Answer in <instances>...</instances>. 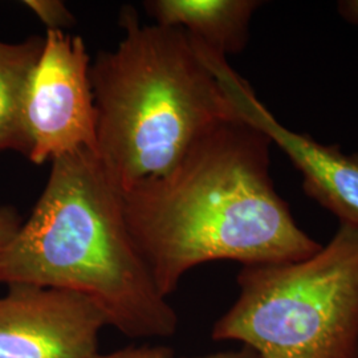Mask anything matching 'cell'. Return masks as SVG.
<instances>
[{
	"mask_svg": "<svg viewBox=\"0 0 358 358\" xmlns=\"http://www.w3.org/2000/svg\"><path fill=\"white\" fill-rule=\"evenodd\" d=\"M268 137L241 117L196 142L167 174L122 192L124 213L158 291L217 260L285 264L320 250L269 176Z\"/></svg>",
	"mask_w": 358,
	"mask_h": 358,
	"instance_id": "cell-1",
	"label": "cell"
},
{
	"mask_svg": "<svg viewBox=\"0 0 358 358\" xmlns=\"http://www.w3.org/2000/svg\"><path fill=\"white\" fill-rule=\"evenodd\" d=\"M0 282L83 294L131 338L178 329V315L131 238L122 192L87 149L52 161L38 203L3 255Z\"/></svg>",
	"mask_w": 358,
	"mask_h": 358,
	"instance_id": "cell-2",
	"label": "cell"
},
{
	"mask_svg": "<svg viewBox=\"0 0 358 358\" xmlns=\"http://www.w3.org/2000/svg\"><path fill=\"white\" fill-rule=\"evenodd\" d=\"M124 38L90 65L97 157L121 192L167 174L192 146L239 117L213 53L180 28L120 15Z\"/></svg>",
	"mask_w": 358,
	"mask_h": 358,
	"instance_id": "cell-3",
	"label": "cell"
},
{
	"mask_svg": "<svg viewBox=\"0 0 358 358\" xmlns=\"http://www.w3.org/2000/svg\"><path fill=\"white\" fill-rule=\"evenodd\" d=\"M239 296L215 322V341L259 358H358V229L341 224L315 255L243 266Z\"/></svg>",
	"mask_w": 358,
	"mask_h": 358,
	"instance_id": "cell-4",
	"label": "cell"
},
{
	"mask_svg": "<svg viewBox=\"0 0 358 358\" xmlns=\"http://www.w3.org/2000/svg\"><path fill=\"white\" fill-rule=\"evenodd\" d=\"M90 65L83 38L47 31L22 103L27 158L32 164L43 165L84 149L97 152Z\"/></svg>",
	"mask_w": 358,
	"mask_h": 358,
	"instance_id": "cell-5",
	"label": "cell"
},
{
	"mask_svg": "<svg viewBox=\"0 0 358 358\" xmlns=\"http://www.w3.org/2000/svg\"><path fill=\"white\" fill-rule=\"evenodd\" d=\"M0 296V358H93L108 321L83 294L7 285Z\"/></svg>",
	"mask_w": 358,
	"mask_h": 358,
	"instance_id": "cell-6",
	"label": "cell"
},
{
	"mask_svg": "<svg viewBox=\"0 0 358 358\" xmlns=\"http://www.w3.org/2000/svg\"><path fill=\"white\" fill-rule=\"evenodd\" d=\"M213 60L238 115L287 154L301 173L303 189L312 199L332 211L341 224L358 229V153H344L338 145H324L284 127L226 57L214 56Z\"/></svg>",
	"mask_w": 358,
	"mask_h": 358,
	"instance_id": "cell-7",
	"label": "cell"
},
{
	"mask_svg": "<svg viewBox=\"0 0 358 358\" xmlns=\"http://www.w3.org/2000/svg\"><path fill=\"white\" fill-rule=\"evenodd\" d=\"M262 1L256 0H149L155 24L180 28L220 56L239 53L248 41L250 22Z\"/></svg>",
	"mask_w": 358,
	"mask_h": 358,
	"instance_id": "cell-8",
	"label": "cell"
},
{
	"mask_svg": "<svg viewBox=\"0 0 358 358\" xmlns=\"http://www.w3.org/2000/svg\"><path fill=\"white\" fill-rule=\"evenodd\" d=\"M43 47V36H31L20 43L0 41V152L28 155L22 103L27 81Z\"/></svg>",
	"mask_w": 358,
	"mask_h": 358,
	"instance_id": "cell-9",
	"label": "cell"
},
{
	"mask_svg": "<svg viewBox=\"0 0 358 358\" xmlns=\"http://www.w3.org/2000/svg\"><path fill=\"white\" fill-rule=\"evenodd\" d=\"M93 358H259L255 352L250 348L243 346L239 350L217 352L206 356L196 357H177L173 350L165 346H140V348H127L108 355H97Z\"/></svg>",
	"mask_w": 358,
	"mask_h": 358,
	"instance_id": "cell-10",
	"label": "cell"
},
{
	"mask_svg": "<svg viewBox=\"0 0 358 358\" xmlns=\"http://www.w3.org/2000/svg\"><path fill=\"white\" fill-rule=\"evenodd\" d=\"M23 4L36 15L47 31H64L76 22L75 15L60 0H26Z\"/></svg>",
	"mask_w": 358,
	"mask_h": 358,
	"instance_id": "cell-11",
	"label": "cell"
},
{
	"mask_svg": "<svg viewBox=\"0 0 358 358\" xmlns=\"http://www.w3.org/2000/svg\"><path fill=\"white\" fill-rule=\"evenodd\" d=\"M23 217L13 206H0V263L7 247L11 243L20 226Z\"/></svg>",
	"mask_w": 358,
	"mask_h": 358,
	"instance_id": "cell-12",
	"label": "cell"
},
{
	"mask_svg": "<svg viewBox=\"0 0 358 358\" xmlns=\"http://www.w3.org/2000/svg\"><path fill=\"white\" fill-rule=\"evenodd\" d=\"M340 16L350 24L358 26V0H341L337 3Z\"/></svg>",
	"mask_w": 358,
	"mask_h": 358,
	"instance_id": "cell-13",
	"label": "cell"
}]
</instances>
